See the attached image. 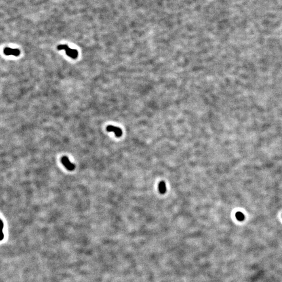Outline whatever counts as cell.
I'll use <instances>...</instances> for the list:
<instances>
[{
    "label": "cell",
    "instance_id": "3957f363",
    "mask_svg": "<svg viewBox=\"0 0 282 282\" xmlns=\"http://www.w3.org/2000/svg\"><path fill=\"white\" fill-rule=\"evenodd\" d=\"M4 54L6 56L13 55L14 56H18L20 54V51L17 49H12L9 47H6L4 49Z\"/></svg>",
    "mask_w": 282,
    "mask_h": 282
},
{
    "label": "cell",
    "instance_id": "7a4b0ae2",
    "mask_svg": "<svg viewBox=\"0 0 282 282\" xmlns=\"http://www.w3.org/2000/svg\"><path fill=\"white\" fill-rule=\"evenodd\" d=\"M61 162H62V164L64 165V166L65 167V168L68 169V170L72 171L75 169V165L73 164L70 163L68 157L63 156L61 159Z\"/></svg>",
    "mask_w": 282,
    "mask_h": 282
},
{
    "label": "cell",
    "instance_id": "277c9868",
    "mask_svg": "<svg viewBox=\"0 0 282 282\" xmlns=\"http://www.w3.org/2000/svg\"><path fill=\"white\" fill-rule=\"evenodd\" d=\"M107 131L108 132H113L115 133L116 136L118 138L120 137L122 135V131L118 127L113 126V125H109L107 127Z\"/></svg>",
    "mask_w": 282,
    "mask_h": 282
},
{
    "label": "cell",
    "instance_id": "6da1fadb",
    "mask_svg": "<svg viewBox=\"0 0 282 282\" xmlns=\"http://www.w3.org/2000/svg\"><path fill=\"white\" fill-rule=\"evenodd\" d=\"M57 49L58 50H64L66 52V54L68 55V56H70L71 58L75 59L77 56H78V51L75 49H72L66 45H58L57 47Z\"/></svg>",
    "mask_w": 282,
    "mask_h": 282
},
{
    "label": "cell",
    "instance_id": "5b68a950",
    "mask_svg": "<svg viewBox=\"0 0 282 282\" xmlns=\"http://www.w3.org/2000/svg\"><path fill=\"white\" fill-rule=\"evenodd\" d=\"M158 190L161 194H164L166 192V186L164 181H161L158 184Z\"/></svg>",
    "mask_w": 282,
    "mask_h": 282
},
{
    "label": "cell",
    "instance_id": "8992f818",
    "mask_svg": "<svg viewBox=\"0 0 282 282\" xmlns=\"http://www.w3.org/2000/svg\"><path fill=\"white\" fill-rule=\"evenodd\" d=\"M236 217L239 221H243L245 219V216L241 212H237L236 214Z\"/></svg>",
    "mask_w": 282,
    "mask_h": 282
}]
</instances>
